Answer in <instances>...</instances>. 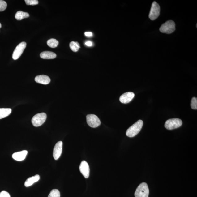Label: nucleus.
<instances>
[{
  "mask_svg": "<svg viewBox=\"0 0 197 197\" xmlns=\"http://www.w3.org/2000/svg\"><path fill=\"white\" fill-rule=\"evenodd\" d=\"M143 125V121L139 120L127 130L126 135L129 137H135L141 131Z\"/></svg>",
  "mask_w": 197,
  "mask_h": 197,
  "instance_id": "obj_1",
  "label": "nucleus"
},
{
  "mask_svg": "<svg viewBox=\"0 0 197 197\" xmlns=\"http://www.w3.org/2000/svg\"><path fill=\"white\" fill-rule=\"evenodd\" d=\"M149 191L148 185L145 182L142 183L138 186L135 194V197H148Z\"/></svg>",
  "mask_w": 197,
  "mask_h": 197,
  "instance_id": "obj_2",
  "label": "nucleus"
},
{
  "mask_svg": "<svg viewBox=\"0 0 197 197\" xmlns=\"http://www.w3.org/2000/svg\"><path fill=\"white\" fill-rule=\"evenodd\" d=\"M175 23L172 20H169L162 24L160 31L162 33L170 34L175 31Z\"/></svg>",
  "mask_w": 197,
  "mask_h": 197,
  "instance_id": "obj_3",
  "label": "nucleus"
},
{
  "mask_svg": "<svg viewBox=\"0 0 197 197\" xmlns=\"http://www.w3.org/2000/svg\"><path fill=\"white\" fill-rule=\"evenodd\" d=\"M47 115L45 113H37L32 118V125L35 127H39L45 122Z\"/></svg>",
  "mask_w": 197,
  "mask_h": 197,
  "instance_id": "obj_4",
  "label": "nucleus"
},
{
  "mask_svg": "<svg viewBox=\"0 0 197 197\" xmlns=\"http://www.w3.org/2000/svg\"><path fill=\"white\" fill-rule=\"evenodd\" d=\"M182 124V121L179 119H170L166 121L165 127L168 130H173L180 127Z\"/></svg>",
  "mask_w": 197,
  "mask_h": 197,
  "instance_id": "obj_5",
  "label": "nucleus"
},
{
  "mask_svg": "<svg viewBox=\"0 0 197 197\" xmlns=\"http://www.w3.org/2000/svg\"><path fill=\"white\" fill-rule=\"evenodd\" d=\"M160 8L159 5L154 1L152 3L151 11L149 15L150 19L154 21L160 15Z\"/></svg>",
  "mask_w": 197,
  "mask_h": 197,
  "instance_id": "obj_6",
  "label": "nucleus"
},
{
  "mask_svg": "<svg viewBox=\"0 0 197 197\" xmlns=\"http://www.w3.org/2000/svg\"><path fill=\"white\" fill-rule=\"evenodd\" d=\"M86 118L87 124L91 127L96 128L101 125L100 120L96 115L89 114L87 115Z\"/></svg>",
  "mask_w": 197,
  "mask_h": 197,
  "instance_id": "obj_7",
  "label": "nucleus"
},
{
  "mask_svg": "<svg viewBox=\"0 0 197 197\" xmlns=\"http://www.w3.org/2000/svg\"><path fill=\"white\" fill-rule=\"evenodd\" d=\"M26 46V43L25 42H21L16 47L13 53L12 58L14 60H17L19 58L23 53Z\"/></svg>",
  "mask_w": 197,
  "mask_h": 197,
  "instance_id": "obj_8",
  "label": "nucleus"
},
{
  "mask_svg": "<svg viewBox=\"0 0 197 197\" xmlns=\"http://www.w3.org/2000/svg\"><path fill=\"white\" fill-rule=\"evenodd\" d=\"M81 173L83 174L84 177L88 178L90 176V169L88 164L85 161H83L79 166Z\"/></svg>",
  "mask_w": 197,
  "mask_h": 197,
  "instance_id": "obj_9",
  "label": "nucleus"
},
{
  "mask_svg": "<svg viewBox=\"0 0 197 197\" xmlns=\"http://www.w3.org/2000/svg\"><path fill=\"white\" fill-rule=\"evenodd\" d=\"M62 141H60L57 143L54 146L53 151V157L55 160H58L62 154Z\"/></svg>",
  "mask_w": 197,
  "mask_h": 197,
  "instance_id": "obj_10",
  "label": "nucleus"
},
{
  "mask_svg": "<svg viewBox=\"0 0 197 197\" xmlns=\"http://www.w3.org/2000/svg\"><path fill=\"white\" fill-rule=\"evenodd\" d=\"M135 94L133 92H129L123 93L120 97L119 101L122 103L127 104L132 100L135 97Z\"/></svg>",
  "mask_w": 197,
  "mask_h": 197,
  "instance_id": "obj_11",
  "label": "nucleus"
},
{
  "mask_svg": "<svg viewBox=\"0 0 197 197\" xmlns=\"http://www.w3.org/2000/svg\"><path fill=\"white\" fill-rule=\"evenodd\" d=\"M28 152L26 150L16 152L12 155V157L14 160L18 161H21L25 159Z\"/></svg>",
  "mask_w": 197,
  "mask_h": 197,
  "instance_id": "obj_12",
  "label": "nucleus"
},
{
  "mask_svg": "<svg viewBox=\"0 0 197 197\" xmlns=\"http://www.w3.org/2000/svg\"><path fill=\"white\" fill-rule=\"evenodd\" d=\"M35 81L36 83L44 85L49 84L50 82V79L49 77L45 75H40L36 76L35 78Z\"/></svg>",
  "mask_w": 197,
  "mask_h": 197,
  "instance_id": "obj_13",
  "label": "nucleus"
},
{
  "mask_svg": "<svg viewBox=\"0 0 197 197\" xmlns=\"http://www.w3.org/2000/svg\"><path fill=\"white\" fill-rule=\"evenodd\" d=\"M40 56L44 59H52L56 57V54L52 52L44 51L40 54Z\"/></svg>",
  "mask_w": 197,
  "mask_h": 197,
  "instance_id": "obj_14",
  "label": "nucleus"
},
{
  "mask_svg": "<svg viewBox=\"0 0 197 197\" xmlns=\"http://www.w3.org/2000/svg\"><path fill=\"white\" fill-rule=\"evenodd\" d=\"M40 179V176L38 174H36L34 176L28 178L25 182V186L26 187L31 186L34 183L37 182Z\"/></svg>",
  "mask_w": 197,
  "mask_h": 197,
  "instance_id": "obj_15",
  "label": "nucleus"
},
{
  "mask_svg": "<svg viewBox=\"0 0 197 197\" xmlns=\"http://www.w3.org/2000/svg\"><path fill=\"white\" fill-rule=\"evenodd\" d=\"M29 17V13L21 11H18L15 15V19L18 21H20L24 18H28Z\"/></svg>",
  "mask_w": 197,
  "mask_h": 197,
  "instance_id": "obj_16",
  "label": "nucleus"
},
{
  "mask_svg": "<svg viewBox=\"0 0 197 197\" xmlns=\"http://www.w3.org/2000/svg\"><path fill=\"white\" fill-rule=\"evenodd\" d=\"M11 112V109L10 108L0 109V119L8 116Z\"/></svg>",
  "mask_w": 197,
  "mask_h": 197,
  "instance_id": "obj_17",
  "label": "nucleus"
},
{
  "mask_svg": "<svg viewBox=\"0 0 197 197\" xmlns=\"http://www.w3.org/2000/svg\"><path fill=\"white\" fill-rule=\"evenodd\" d=\"M70 46L71 49L74 52L78 51L79 48H80V44L77 42H71L70 44Z\"/></svg>",
  "mask_w": 197,
  "mask_h": 197,
  "instance_id": "obj_18",
  "label": "nucleus"
},
{
  "mask_svg": "<svg viewBox=\"0 0 197 197\" xmlns=\"http://www.w3.org/2000/svg\"><path fill=\"white\" fill-rule=\"evenodd\" d=\"M48 45L51 48H55L58 46V41L57 40L54 38L49 40L47 42Z\"/></svg>",
  "mask_w": 197,
  "mask_h": 197,
  "instance_id": "obj_19",
  "label": "nucleus"
},
{
  "mask_svg": "<svg viewBox=\"0 0 197 197\" xmlns=\"http://www.w3.org/2000/svg\"><path fill=\"white\" fill-rule=\"evenodd\" d=\"M60 194L59 191L57 189H54L51 191L48 197H60Z\"/></svg>",
  "mask_w": 197,
  "mask_h": 197,
  "instance_id": "obj_20",
  "label": "nucleus"
},
{
  "mask_svg": "<svg viewBox=\"0 0 197 197\" xmlns=\"http://www.w3.org/2000/svg\"><path fill=\"white\" fill-rule=\"evenodd\" d=\"M191 106L192 109H197V99L196 97H192L191 100Z\"/></svg>",
  "mask_w": 197,
  "mask_h": 197,
  "instance_id": "obj_21",
  "label": "nucleus"
},
{
  "mask_svg": "<svg viewBox=\"0 0 197 197\" xmlns=\"http://www.w3.org/2000/svg\"><path fill=\"white\" fill-rule=\"evenodd\" d=\"M7 4L5 1L0 0V12L3 11L6 9Z\"/></svg>",
  "mask_w": 197,
  "mask_h": 197,
  "instance_id": "obj_22",
  "label": "nucleus"
},
{
  "mask_svg": "<svg viewBox=\"0 0 197 197\" xmlns=\"http://www.w3.org/2000/svg\"><path fill=\"white\" fill-rule=\"evenodd\" d=\"M25 2L26 5H36L38 3L37 0H25Z\"/></svg>",
  "mask_w": 197,
  "mask_h": 197,
  "instance_id": "obj_23",
  "label": "nucleus"
},
{
  "mask_svg": "<svg viewBox=\"0 0 197 197\" xmlns=\"http://www.w3.org/2000/svg\"><path fill=\"white\" fill-rule=\"evenodd\" d=\"M0 197H11L9 193L3 191L0 193Z\"/></svg>",
  "mask_w": 197,
  "mask_h": 197,
  "instance_id": "obj_24",
  "label": "nucleus"
},
{
  "mask_svg": "<svg viewBox=\"0 0 197 197\" xmlns=\"http://www.w3.org/2000/svg\"><path fill=\"white\" fill-rule=\"evenodd\" d=\"M85 35L88 37H91L93 35L92 33L91 32H85Z\"/></svg>",
  "mask_w": 197,
  "mask_h": 197,
  "instance_id": "obj_25",
  "label": "nucleus"
},
{
  "mask_svg": "<svg viewBox=\"0 0 197 197\" xmlns=\"http://www.w3.org/2000/svg\"><path fill=\"white\" fill-rule=\"evenodd\" d=\"M85 44H86V46L89 47L92 46L93 45L92 42L91 41H87L86 42V43H85Z\"/></svg>",
  "mask_w": 197,
  "mask_h": 197,
  "instance_id": "obj_26",
  "label": "nucleus"
},
{
  "mask_svg": "<svg viewBox=\"0 0 197 197\" xmlns=\"http://www.w3.org/2000/svg\"><path fill=\"white\" fill-rule=\"evenodd\" d=\"M2 27V25L1 23H0V29H1V28Z\"/></svg>",
  "mask_w": 197,
  "mask_h": 197,
  "instance_id": "obj_27",
  "label": "nucleus"
}]
</instances>
